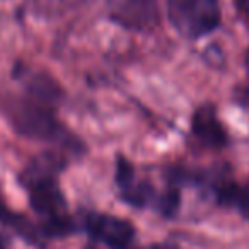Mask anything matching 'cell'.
<instances>
[{"label":"cell","instance_id":"obj_1","mask_svg":"<svg viewBox=\"0 0 249 249\" xmlns=\"http://www.w3.org/2000/svg\"><path fill=\"white\" fill-rule=\"evenodd\" d=\"M2 111L16 133L21 137L55 145L67 156H80L84 143L56 116V107L22 96H12L2 103Z\"/></svg>","mask_w":249,"mask_h":249},{"label":"cell","instance_id":"obj_2","mask_svg":"<svg viewBox=\"0 0 249 249\" xmlns=\"http://www.w3.org/2000/svg\"><path fill=\"white\" fill-rule=\"evenodd\" d=\"M171 26L188 39H200L218 29L222 11L218 0H167Z\"/></svg>","mask_w":249,"mask_h":249},{"label":"cell","instance_id":"obj_3","mask_svg":"<svg viewBox=\"0 0 249 249\" xmlns=\"http://www.w3.org/2000/svg\"><path fill=\"white\" fill-rule=\"evenodd\" d=\"M84 227L94 241L111 249H128L135 237V227L126 218L90 212L84 217Z\"/></svg>","mask_w":249,"mask_h":249},{"label":"cell","instance_id":"obj_4","mask_svg":"<svg viewBox=\"0 0 249 249\" xmlns=\"http://www.w3.org/2000/svg\"><path fill=\"white\" fill-rule=\"evenodd\" d=\"M191 137L205 149L220 150L229 143V135L213 104H201L191 114Z\"/></svg>","mask_w":249,"mask_h":249},{"label":"cell","instance_id":"obj_5","mask_svg":"<svg viewBox=\"0 0 249 249\" xmlns=\"http://www.w3.org/2000/svg\"><path fill=\"white\" fill-rule=\"evenodd\" d=\"M14 77L21 80L24 86V94L35 101H39L43 104H48L52 107H56L60 101L63 99V89L55 77H52L48 72L43 70H29L26 65L14 67Z\"/></svg>","mask_w":249,"mask_h":249},{"label":"cell","instance_id":"obj_6","mask_svg":"<svg viewBox=\"0 0 249 249\" xmlns=\"http://www.w3.org/2000/svg\"><path fill=\"white\" fill-rule=\"evenodd\" d=\"M113 19L124 28L149 29L157 22L156 0H121Z\"/></svg>","mask_w":249,"mask_h":249},{"label":"cell","instance_id":"obj_7","mask_svg":"<svg viewBox=\"0 0 249 249\" xmlns=\"http://www.w3.org/2000/svg\"><path fill=\"white\" fill-rule=\"evenodd\" d=\"M213 191L217 201L225 207H232L249 220V179L244 186L234 181L218 179L213 183Z\"/></svg>","mask_w":249,"mask_h":249},{"label":"cell","instance_id":"obj_8","mask_svg":"<svg viewBox=\"0 0 249 249\" xmlns=\"http://www.w3.org/2000/svg\"><path fill=\"white\" fill-rule=\"evenodd\" d=\"M181 205V191L179 186L173 184L171 188H167L162 193V196L159 198V212L162 217L171 218L178 213Z\"/></svg>","mask_w":249,"mask_h":249},{"label":"cell","instance_id":"obj_9","mask_svg":"<svg viewBox=\"0 0 249 249\" xmlns=\"http://www.w3.org/2000/svg\"><path fill=\"white\" fill-rule=\"evenodd\" d=\"M234 4L241 14H244L249 18V0H234Z\"/></svg>","mask_w":249,"mask_h":249},{"label":"cell","instance_id":"obj_10","mask_svg":"<svg viewBox=\"0 0 249 249\" xmlns=\"http://www.w3.org/2000/svg\"><path fill=\"white\" fill-rule=\"evenodd\" d=\"M140 249H178V248L171 244H152V246H145V248H140Z\"/></svg>","mask_w":249,"mask_h":249},{"label":"cell","instance_id":"obj_11","mask_svg":"<svg viewBox=\"0 0 249 249\" xmlns=\"http://www.w3.org/2000/svg\"><path fill=\"white\" fill-rule=\"evenodd\" d=\"M0 249H7V246H5V242L2 237H0Z\"/></svg>","mask_w":249,"mask_h":249},{"label":"cell","instance_id":"obj_12","mask_svg":"<svg viewBox=\"0 0 249 249\" xmlns=\"http://www.w3.org/2000/svg\"><path fill=\"white\" fill-rule=\"evenodd\" d=\"M246 67H248V72H249V50H248V55H246Z\"/></svg>","mask_w":249,"mask_h":249},{"label":"cell","instance_id":"obj_13","mask_svg":"<svg viewBox=\"0 0 249 249\" xmlns=\"http://www.w3.org/2000/svg\"><path fill=\"white\" fill-rule=\"evenodd\" d=\"M86 249H97V248H96V246H90L89 244V246H86Z\"/></svg>","mask_w":249,"mask_h":249}]
</instances>
